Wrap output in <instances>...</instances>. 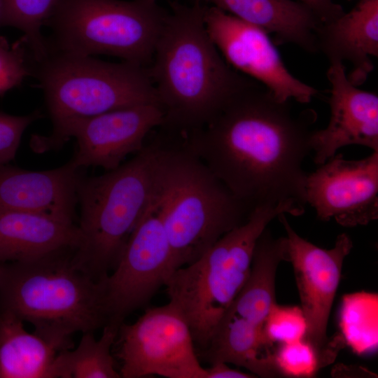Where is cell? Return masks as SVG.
<instances>
[{
    "label": "cell",
    "instance_id": "6da1fadb",
    "mask_svg": "<svg viewBox=\"0 0 378 378\" xmlns=\"http://www.w3.org/2000/svg\"><path fill=\"white\" fill-rule=\"evenodd\" d=\"M316 115H296L258 82L235 95L203 127L181 134L241 202L253 210L288 204L302 215L307 204L304 159L312 152Z\"/></svg>",
    "mask_w": 378,
    "mask_h": 378
},
{
    "label": "cell",
    "instance_id": "7a4b0ae2",
    "mask_svg": "<svg viewBox=\"0 0 378 378\" xmlns=\"http://www.w3.org/2000/svg\"><path fill=\"white\" fill-rule=\"evenodd\" d=\"M200 0L171 4L148 71L164 113L161 127L185 134L208 123L255 80L232 68L211 39Z\"/></svg>",
    "mask_w": 378,
    "mask_h": 378
},
{
    "label": "cell",
    "instance_id": "3957f363",
    "mask_svg": "<svg viewBox=\"0 0 378 378\" xmlns=\"http://www.w3.org/2000/svg\"><path fill=\"white\" fill-rule=\"evenodd\" d=\"M154 172V200L174 271L198 259L252 211L181 141L155 142Z\"/></svg>",
    "mask_w": 378,
    "mask_h": 378
},
{
    "label": "cell",
    "instance_id": "277c9868",
    "mask_svg": "<svg viewBox=\"0 0 378 378\" xmlns=\"http://www.w3.org/2000/svg\"><path fill=\"white\" fill-rule=\"evenodd\" d=\"M75 251L0 265V307L31 323L59 352L72 347L75 332L108 323L102 280L76 265Z\"/></svg>",
    "mask_w": 378,
    "mask_h": 378
},
{
    "label": "cell",
    "instance_id": "5b68a950",
    "mask_svg": "<svg viewBox=\"0 0 378 378\" xmlns=\"http://www.w3.org/2000/svg\"><path fill=\"white\" fill-rule=\"evenodd\" d=\"M155 144L128 162L97 176L82 178L78 188L80 243L76 265L97 281L112 271L127 239L155 195Z\"/></svg>",
    "mask_w": 378,
    "mask_h": 378
},
{
    "label": "cell",
    "instance_id": "8992f818",
    "mask_svg": "<svg viewBox=\"0 0 378 378\" xmlns=\"http://www.w3.org/2000/svg\"><path fill=\"white\" fill-rule=\"evenodd\" d=\"M31 75L43 92L52 132L74 120L158 104L148 67L125 61L108 62L48 48L44 57L32 61Z\"/></svg>",
    "mask_w": 378,
    "mask_h": 378
},
{
    "label": "cell",
    "instance_id": "52a82bcc",
    "mask_svg": "<svg viewBox=\"0 0 378 378\" xmlns=\"http://www.w3.org/2000/svg\"><path fill=\"white\" fill-rule=\"evenodd\" d=\"M272 221L263 209L223 235L193 262L174 270L164 286L172 304L204 351L247 279L257 241Z\"/></svg>",
    "mask_w": 378,
    "mask_h": 378
},
{
    "label": "cell",
    "instance_id": "ba28073f",
    "mask_svg": "<svg viewBox=\"0 0 378 378\" xmlns=\"http://www.w3.org/2000/svg\"><path fill=\"white\" fill-rule=\"evenodd\" d=\"M167 15L156 0H60L46 24L47 46L148 67Z\"/></svg>",
    "mask_w": 378,
    "mask_h": 378
},
{
    "label": "cell",
    "instance_id": "9c48e42d",
    "mask_svg": "<svg viewBox=\"0 0 378 378\" xmlns=\"http://www.w3.org/2000/svg\"><path fill=\"white\" fill-rule=\"evenodd\" d=\"M118 336L122 378H206L190 328L169 302L148 307L132 324L123 322Z\"/></svg>",
    "mask_w": 378,
    "mask_h": 378
},
{
    "label": "cell",
    "instance_id": "30bf717a",
    "mask_svg": "<svg viewBox=\"0 0 378 378\" xmlns=\"http://www.w3.org/2000/svg\"><path fill=\"white\" fill-rule=\"evenodd\" d=\"M173 272L172 251L153 197L112 273L102 279L108 323L120 326L146 307Z\"/></svg>",
    "mask_w": 378,
    "mask_h": 378
},
{
    "label": "cell",
    "instance_id": "8fae6325",
    "mask_svg": "<svg viewBox=\"0 0 378 378\" xmlns=\"http://www.w3.org/2000/svg\"><path fill=\"white\" fill-rule=\"evenodd\" d=\"M163 122L158 104H141L72 120L48 136L34 135L31 144L36 152L43 153L59 149L74 137L77 147L71 160L77 167L109 171L142 150L146 136Z\"/></svg>",
    "mask_w": 378,
    "mask_h": 378
},
{
    "label": "cell",
    "instance_id": "7c38bea8",
    "mask_svg": "<svg viewBox=\"0 0 378 378\" xmlns=\"http://www.w3.org/2000/svg\"><path fill=\"white\" fill-rule=\"evenodd\" d=\"M206 31L226 62L281 102L309 103L318 91L286 68L269 34L214 6H204Z\"/></svg>",
    "mask_w": 378,
    "mask_h": 378
},
{
    "label": "cell",
    "instance_id": "4fadbf2b",
    "mask_svg": "<svg viewBox=\"0 0 378 378\" xmlns=\"http://www.w3.org/2000/svg\"><path fill=\"white\" fill-rule=\"evenodd\" d=\"M285 214H279L277 218L286 233L288 262L293 268L306 320L304 340L314 348L323 366L333 358L328 348L327 328L343 263L353 242L347 234L341 233L332 248H321L300 237Z\"/></svg>",
    "mask_w": 378,
    "mask_h": 378
},
{
    "label": "cell",
    "instance_id": "5bb4252c",
    "mask_svg": "<svg viewBox=\"0 0 378 378\" xmlns=\"http://www.w3.org/2000/svg\"><path fill=\"white\" fill-rule=\"evenodd\" d=\"M307 204L322 221L344 227L365 225L378 218V150L360 160L335 154L307 173Z\"/></svg>",
    "mask_w": 378,
    "mask_h": 378
},
{
    "label": "cell",
    "instance_id": "9a60e30c",
    "mask_svg": "<svg viewBox=\"0 0 378 378\" xmlns=\"http://www.w3.org/2000/svg\"><path fill=\"white\" fill-rule=\"evenodd\" d=\"M329 62L330 120L326 128L313 130L310 139L314 161L318 165L346 146L360 145L378 150L377 94L353 85L343 62Z\"/></svg>",
    "mask_w": 378,
    "mask_h": 378
},
{
    "label": "cell",
    "instance_id": "2e32d148",
    "mask_svg": "<svg viewBox=\"0 0 378 378\" xmlns=\"http://www.w3.org/2000/svg\"><path fill=\"white\" fill-rule=\"evenodd\" d=\"M83 169L71 160L46 171L1 165L0 212H29L74 223Z\"/></svg>",
    "mask_w": 378,
    "mask_h": 378
},
{
    "label": "cell",
    "instance_id": "e0dca14e",
    "mask_svg": "<svg viewBox=\"0 0 378 378\" xmlns=\"http://www.w3.org/2000/svg\"><path fill=\"white\" fill-rule=\"evenodd\" d=\"M317 50L329 62H349L346 76L355 86L364 83L378 57V0H360L348 13L321 23L316 35Z\"/></svg>",
    "mask_w": 378,
    "mask_h": 378
},
{
    "label": "cell",
    "instance_id": "ac0fdd59",
    "mask_svg": "<svg viewBox=\"0 0 378 378\" xmlns=\"http://www.w3.org/2000/svg\"><path fill=\"white\" fill-rule=\"evenodd\" d=\"M80 239L75 223L29 212H0V265L76 250Z\"/></svg>",
    "mask_w": 378,
    "mask_h": 378
},
{
    "label": "cell",
    "instance_id": "d6986e66",
    "mask_svg": "<svg viewBox=\"0 0 378 378\" xmlns=\"http://www.w3.org/2000/svg\"><path fill=\"white\" fill-rule=\"evenodd\" d=\"M246 23L274 36L277 43H293L314 53L321 21L304 4L294 0H204Z\"/></svg>",
    "mask_w": 378,
    "mask_h": 378
},
{
    "label": "cell",
    "instance_id": "ffe728a7",
    "mask_svg": "<svg viewBox=\"0 0 378 378\" xmlns=\"http://www.w3.org/2000/svg\"><path fill=\"white\" fill-rule=\"evenodd\" d=\"M282 261L288 262L286 237H274L267 227L255 244L248 276L223 316L263 330L265 318L276 303V275Z\"/></svg>",
    "mask_w": 378,
    "mask_h": 378
},
{
    "label": "cell",
    "instance_id": "44dd1931",
    "mask_svg": "<svg viewBox=\"0 0 378 378\" xmlns=\"http://www.w3.org/2000/svg\"><path fill=\"white\" fill-rule=\"evenodd\" d=\"M24 321L0 307V378H50L59 351L24 328Z\"/></svg>",
    "mask_w": 378,
    "mask_h": 378
},
{
    "label": "cell",
    "instance_id": "7402d4cb",
    "mask_svg": "<svg viewBox=\"0 0 378 378\" xmlns=\"http://www.w3.org/2000/svg\"><path fill=\"white\" fill-rule=\"evenodd\" d=\"M107 323L97 340L92 332H83L77 347L57 354L52 364L50 378H120L111 353L119 329Z\"/></svg>",
    "mask_w": 378,
    "mask_h": 378
},
{
    "label": "cell",
    "instance_id": "603a6c76",
    "mask_svg": "<svg viewBox=\"0 0 378 378\" xmlns=\"http://www.w3.org/2000/svg\"><path fill=\"white\" fill-rule=\"evenodd\" d=\"M60 0H4L0 26L15 27L23 38L34 61L47 53L46 39L41 33Z\"/></svg>",
    "mask_w": 378,
    "mask_h": 378
},
{
    "label": "cell",
    "instance_id": "cb8c5ba5",
    "mask_svg": "<svg viewBox=\"0 0 378 378\" xmlns=\"http://www.w3.org/2000/svg\"><path fill=\"white\" fill-rule=\"evenodd\" d=\"M306 331V320L299 306L274 304L263 325L265 338L271 346L304 339Z\"/></svg>",
    "mask_w": 378,
    "mask_h": 378
},
{
    "label": "cell",
    "instance_id": "d4e9b609",
    "mask_svg": "<svg viewBox=\"0 0 378 378\" xmlns=\"http://www.w3.org/2000/svg\"><path fill=\"white\" fill-rule=\"evenodd\" d=\"M24 38L9 43L0 36V95L19 86L31 75V57Z\"/></svg>",
    "mask_w": 378,
    "mask_h": 378
},
{
    "label": "cell",
    "instance_id": "484cf974",
    "mask_svg": "<svg viewBox=\"0 0 378 378\" xmlns=\"http://www.w3.org/2000/svg\"><path fill=\"white\" fill-rule=\"evenodd\" d=\"M274 356L282 376L309 377L322 366L316 350L304 339L279 344Z\"/></svg>",
    "mask_w": 378,
    "mask_h": 378
},
{
    "label": "cell",
    "instance_id": "4316f807",
    "mask_svg": "<svg viewBox=\"0 0 378 378\" xmlns=\"http://www.w3.org/2000/svg\"><path fill=\"white\" fill-rule=\"evenodd\" d=\"M40 117L38 111L26 115L0 112V166L15 158L24 130Z\"/></svg>",
    "mask_w": 378,
    "mask_h": 378
},
{
    "label": "cell",
    "instance_id": "83f0119b",
    "mask_svg": "<svg viewBox=\"0 0 378 378\" xmlns=\"http://www.w3.org/2000/svg\"><path fill=\"white\" fill-rule=\"evenodd\" d=\"M309 7L322 23L336 19L344 13L342 7L334 0H297Z\"/></svg>",
    "mask_w": 378,
    "mask_h": 378
},
{
    "label": "cell",
    "instance_id": "f1b7e54d",
    "mask_svg": "<svg viewBox=\"0 0 378 378\" xmlns=\"http://www.w3.org/2000/svg\"><path fill=\"white\" fill-rule=\"evenodd\" d=\"M206 378H251L255 377L252 373H247L230 368L228 364L221 362L211 364L206 368Z\"/></svg>",
    "mask_w": 378,
    "mask_h": 378
},
{
    "label": "cell",
    "instance_id": "f546056e",
    "mask_svg": "<svg viewBox=\"0 0 378 378\" xmlns=\"http://www.w3.org/2000/svg\"><path fill=\"white\" fill-rule=\"evenodd\" d=\"M3 3H4V0H0V18H1V12H2V8H3Z\"/></svg>",
    "mask_w": 378,
    "mask_h": 378
}]
</instances>
